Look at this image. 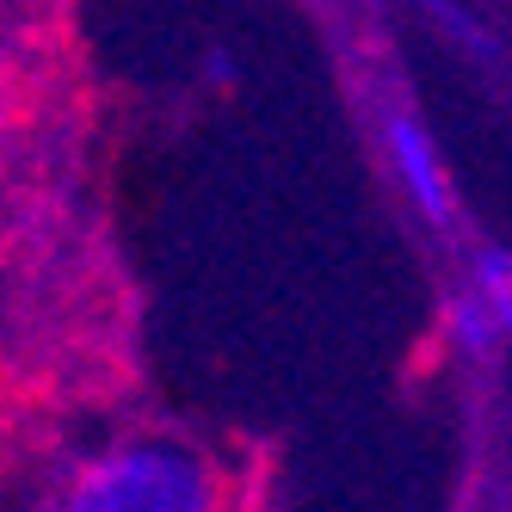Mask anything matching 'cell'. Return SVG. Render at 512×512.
<instances>
[{
  "mask_svg": "<svg viewBox=\"0 0 512 512\" xmlns=\"http://www.w3.org/2000/svg\"><path fill=\"white\" fill-rule=\"evenodd\" d=\"M463 290L482 303V315L500 327V340L512 346V247H500V241L475 247L469 272H463Z\"/></svg>",
  "mask_w": 512,
  "mask_h": 512,
  "instance_id": "cell-4",
  "label": "cell"
},
{
  "mask_svg": "<svg viewBox=\"0 0 512 512\" xmlns=\"http://www.w3.org/2000/svg\"><path fill=\"white\" fill-rule=\"evenodd\" d=\"M438 327H445V346H451V352H457L463 364H494V358L506 352L500 327H494V321L482 315V303H475L463 284H457L451 297H445V321H438Z\"/></svg>",
  "mask_w": 512,
  "mask_h": 512,
  "instance_id": "cell-5",
  "label": "cell"
},
{
  "mask_svg": "<svg viewBox=\"0 0 512 512\" xmlns=\"http://www.w3.org/2000/svg\"><path fill=\"white\" fill-rule=\"evenodd\" d=\"M19 118H25V93H19V56H13L7 25H0V161H7L13 136H19Z\"/></svg>",
  "mask_w": 512,
  "mask_h": 512,
  "instance_id": "cell-6",
  "label": "cell"
},
{
  "mask_svg": "<svg viewBox=\"0 0 512 512\" xmlns=\"http://www.w3.org/2000/svg\"><path fill=\"white\" fill-rule=\"evenodd\" d=\"M204 75H216V87H229V81H235V56H229V50H216Z\"/></svg>",
  "mask_w": 512,
  "mask_h": 512,
  "instance_id": "cell-7",
  "label": "cell"
},
{
  "mask_svg": "<svg viewBox=\"0 0 512 512\" xmlns=\"http://www.w3.org/2000/svg\"><path fill=\"white\" fill-rule=\"evenodd\" d=\"M44 512H247V469L179 426H124L68 457Z\"/></svg>",
  "mask_w": 512,
  "mask_h": 512,
  "instance_id": "cell-1",
  "label": "cell"
},
{
  "mask_svg": "<svg viewBox=\"0 0 512 512\" xmlns=\"http://www.w3.org/2000/svg\"><path fill=\"white\" fill-rule=\"evenodd\" d=\"M420 13H426V25H432V38L451 44L463 62H475V68H494V62H500L494 25L475 13L469 0H420Z\"/></svg>",
  "mask_w": 512,
  "mask_h": 512,
  "instance_id": "cell-3",
  "label": "cell"
},
{
  "mask_svg": "<svg viewBox=\"0 0 512 512\" xmlns=\"http://www.w3.org/2000/svg\"><path fill=\"white\" fill-rule=\"evenodd\" d=\"M377 142H383V167L395 179V192L408 198V210L432 235H451L463 216L457 173H451L445 149H438V136L426 130V118L414 112V99H401V93L377 99Z\"/></svg>",
  "mask_w": 512,
  "mask_h": 512,
  "instance_id": "cell-2",
  "label": "cell"
}]
</instances>
